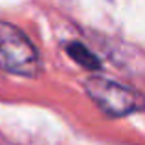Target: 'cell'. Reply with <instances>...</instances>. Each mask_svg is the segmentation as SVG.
Here are the masks:
<instances>
[{"label":"cell","instance_id":"cell-1","mask_svg":"<svg viewBox=\"0 0 145 145\" xmlns=\"http://www.w3.org/2000/svg\"><path fill=\"white\" fill-rule=\"evenodd\" d=\"M0 68L22 77L40 72V57L31 40L18 28L0 20Z\"/></svg>","mask_w":145,"mask_h":145},{"label":"cell","instance_id":"cell-2","mask_svg":"<svg viewBox=\"0 0 145 145\" xmlns=\"http://www.w3.org/2000/svg\"><path fill=\"white\" fill-rule=\"evenodd\" d=\"M85 90L90 96V99L106 116L121 118V116L136 112V110L145 108V99L142 96H138L134 90L127 88V86L120 85L116 81L105 79L101 75L86 79Z\"/></svg>","mask_w":145,"mask_h":145},{"label":"cell","instance_id":"cell-3","mask_svg":"<svg viewBox=\"0 0 145 145\" xmlns=\"http://www.w3.org/2000/svg\"><path fill=\"white\" fill-rule=\"evenodd\" d=\"M66 53L79 64V66L85 68V70H99V68H101V61H99L85 44L77 42V40L66 44Z\"/></svg>","mask_w":145,"mask_h":145}]
</instances>
